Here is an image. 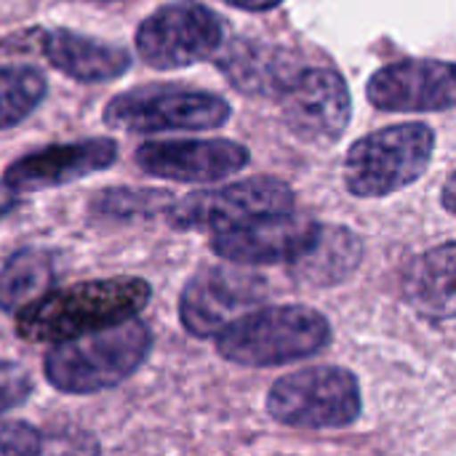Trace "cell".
Masks as SVG:
<instances>
[{
	"label": "cell",
	"mask_w": 456,
	"mask_h": 456,
	"mask_svg": "<svg viewBox=\"0 0 456 456\" xmlns=\"http://www.w3.org/2000/svg\"><path fill=\"white\" fill-rule=\"evenodd\" d=\"M150 299L152 286L134 275L48 289L16 313V334L29 345H56L136 318Z\"/></svg>",
	"instance_id": "1"
},
{
	"label": "cell",
	"mask_w": 456,
	"mask_h": 456,
	"mask_svg": "<svg viewBox=\"0 0 456 456\" xmlns=\"http://www.w3.org/2000/svg\"><path fill=\"white\" fill-rule=\"evenodd\" d=\"M152 331L144 321L123 323L56 342L43 358L48 385L67 395H91L123 385L150 358Z\"/></svg>",
	"instance_id": "2"
},
{
	"label": "cell",
	"mask_w": 456,
	"mask_h": 456,
	"mask_svg": "<svg viewBox=\"0 0 456 456\" xmlns=\"http://www.w3.org/2000/svg\"><path fill=\"white\" fill-rule=\"evenodd\" d=\"M326 345H331V323L302 305L248 310L216 334L219 355L246 369L297 363L318 355Z\"/></svg>",
	"instance_id": "3"
},
{
	"label": "cell",
	"mask_w": 456,
	"mask_h": 456,
	"mask_svg": "<svg viewBox=\"0 0 456 456\" xmlns=\"http://www.w3.org/2000/svg\"><path fill=\"white\" fill-rule=\"evenodd\" d=\"M436 131L428 123H401L361 136L342 166L345 187L355 198H387L414 184L430 166Z\"/></svg>",
	"instance_id": "4"
},
{
	"label": "cell",
	"mask_w": 456,
	"mask_h": 456,
	"mask_svg": "<svg viewBox=\"0 0 456 456\" xmlns=\"http://www.w3.org/2000/svg\"><path fill=\"white\" fill-rule=\"evenodd\" d=\"M363 409L358 377L342 366H313L275 379L267 411L278 425L297 430H345Z\"/></svg>",
	"instance_id": "5"
},
{
	"label": "cell",
	"mask_w": 456,
	"mask_h": 456,
	"mask_svg": "<svg viewBox=\"0 0 456 456\" xmlns=\"http://www.w3.org/2000/svg\"><path fill=\"white\" fill-rule=\"evenodd\" d=\"M232 115L227 99L171 83L131 88L104 107V126L126 134L163 131H211L222 128Z\"/></svg>",
	"instance_id": "6"
},
{
	"label": "cell",
	"mask_w": 456,
	"mask_h": 456,
	"mask_svg": "<svg viewBox=\"0 0 456 456\" xmlns=\"http://www.w3.org/2000/svg\"><path fill=\"white\" fill-rule=\"evenodd\" d=\"M294 190L278 176H251L174 200L168 219L182 232H222L262 216L294 211Z\"/></svg>",
	"instance_id": "7"
},
{
	"label": "cell",
	"mask_w": 456,
	"mask_h": 456,
	"mask_svg": "<svg viewBox=\"0 0 456 456\" xmlns=\"http://www.w3.org/2000/svg\"><path fill=\"white\" fill-rule=\"evenodd\" d=\"M134 40L150 67L179 69L216 56L224 43V19L200 0H174L150 13Z\"/></svg>",
	"instance_id": "8"
},
{
	"label": "cell",
	"mask_w": 456,
	"mask_h": 456,
	"mask_svg": "<svg viewBox=\"0 0 456 456\" xmlns=\"http://www.w3.org/2000/svg\"><path fill=\"white\" fill-rule=\"evenodd\" d=\"M267 294V281L259 273L243 270V265H211L187 281L179 297V321L187 334L211 339Z\"/></svg>",
	"instance_id": "9"
},
{
	"label": "cell",
	"mask_w": 456,
	"mask_h": 456,
	"mask_svg": "<svg viewBox=\"0 0 456 456\" xmlns=\"http://www.w3.org/2000/svg\"><path fill=\"white\" fill-rule=\"evenodd\" d=\"M286 126L310 144H334L353 115L347 83L334 69H299L278 94Z\"/></svg>",
	"instance_id": "10"
},
{
	"label": "cell",
	"mask_w": 456,
	"mask_h": 456,
	"mask_svg": "<svg viewBox=\"0 0 456 456\" xmlns=\"http://www.w3.org/2000/svg\"><path fill=\"white\" fill-rule=\"evenodd\" d=\"M366 96L387 112H444L456 102L454 64L441 59H401L379 67Z\"/></svg>",
	"instance_id": "11"
},
{
	"label": "cell",
	"mask_w": 456,
	"mask_h": 456,
	"mask_svg": "<svg viewBox=\"0 0 456 456\" xmlns=\"http://www.w3.org/2000/svg\"><path fill=\"white\" fill-rule=\"evenodd\" d=\"M134 158L144 174L187 184H208L235 176L251 160L248 150L232 139L147 142L134 152Z\"/></svg>",
	"instance_id": "12"
},
{
	"label": "cell",
	"mask_w": 456,
	"mask_h": 456,
	"mask_svg": "<svg viewBox=\"0 0 456 456\" xmlns=\"http://www.w3.org/2000/svg\"><path fill=\"white\" fill-rule=\"evenodd\" d=\"M318 232V222L305 214H273L248 224L214 232L211 251L232 265H283L297 259Z\"/></svg>",
	"instance_id": "13"
},
{
	"label": "cell",
	"mask_w": 456,
	"mask_h": 456,
	"mask_svg": "<svg viewBox=\"0 0 456 456\" xmlns=\"http://www.w3.org/2000/svg\"><path fill=\"white\" fill-rule=\"evenodd\" d=\"M115 139H80L67 144H48L13 160L3 179L16 192H37L77 182L83 176L107 171L118 160Z\"/></svg>",
	"instance_id": "14"
},
{
	"label": "cell",
	"mask_w": 456,
	"mask_h": 456,
	"mask_svg": "<svg viewBox=\"0 0 456 456\" xmlns=\"http://www.w3.org/2000/svg\"><path fill=\"white\" fill-rule=\"evenodd\" d=\"M216 53V67L238 91L248 96H278L299 72V59L291 51L262 40L235 37Z\"/></svg>",
	"instance_id": "15"
},
{
	"label": "cell",
	"mask_w": 456,
	"mask_h": 456,
	"mask_svg": "<svg viewBox=\"0 0 456 456\" xmlns=\"http://www.w3.org/2000/svg\"><path fill=\"white\" fill-rule=\"evenodd\" d=\"M40 45L48 64L77 83H107L131 67L126 48L72 29H48Z\"/></svg>",
	"instance_id": "16"
},
{
	"label": "cell",
	"mask_w": 456,
	"mask_h": 456,
	"mask_svg": "<svg viewBox=\"0 0 456 456\" xmlns=\"http://www.w3.org/2000/svg\"><path fill=\"white\" fill-rule=\"evenodd\" d=\"M363 259V243L361 238L339 224H318L315 238L310 246L291 259V275L299 283L310 286H339L347 281Z\"/></svg>",
	"instance_id": "17"
},
{
	"label": "cell",
	"mask_w": 456,
	"mask_h": 456,
	"mask_svg": "<svg viewBox=\"0 0 456 456\" xmlns=\"http://www.w3.org/2000/svg\"><path fill=\"white\" fill-rule=\"evenodd\" d=\"M454 240H446L417 256L406 273V297L430 321L454 318Z\"/></svg>",
	"instance_id": "18"
},
{
	"label": "cell",
	"mask_w": 456,
	"mask_h": 456,
	"mask_svg": "<svg viewBox=\"0 0 456 456\" xmlns=\"http://www.w3.org/2000/svg\"><path fill=\"white\" fill-rule=\"evenodd\" d=\"M56 281V256L48 248H21L0 267V310L19 313Z\"/></svg>",
	"instance_id": "19"
},
{
	"label": "cell",
	"mask_w": 456,
	"mask_h": 456,
	"mask_svg": "<svg viewBox=\"0 0 456 456\" xmlns=\"http://www.w3.org/2000/svg\"><path fill=\"white\" fill-rule=\"evenodd\" d=\"M48 94V80L27 64L0 67V131L27 120Z\"/></svg>",
	"instance_id": "20"
},
{
	"label": "cell",
	"mask_w": 456,
	"mask_h": 456,
	"mask_svg": "<svg viewBox=\"0 0 456 456\" xmlns=\"http://www.w3.org/2000/svg\"><path fill=\"white\" fill-rule=\"evenodd\" d=\"M176 198L166 190H136V187H115L104 190L91 200V214L99 219L115 222H134V219H152L171 208Z\"/></svg>",
	"instance_id": "21"
},
{
	"label": "cell",
	"mask_w": 456,
	"mask_h": 456,
	"mask_svg": "<svg viewBox=\"0 0 456 456\" xmlns=\"http://www.w3.org/2000/svg\"><path fill=\"white\" fill-rule=\"evenodd\" d=\"M32 395V377L21 363L0 361V414L19 409Z\"/></svg>",
	"instance_id": "22"
},
{
	"label": "cell",
	"mask_w": 456,
	"mask_h": 456,
	"mask_svg": "<svg viewBox=\"0 0 456 456\" xmlns=\"http://www.w3.org/2000/svg\"><path fill=\"white\" fill-rule=\"evenodd\" d=\"M43 452V436L27 422H0V456H29Z\"/></svg>",
	"instance_id": "23"
},
{
	"label": "cell",
	"mask_w": 456,
	"mask_h": 456,
	"mask_svg": "<svg viewBox=\"0 0 456 456\" xmlns=\"http://www.w3.org/2000/svg\"><path fill=\"white\" fill-rule=\"evenodd\" d=\"M16 203H19V192L3 179V182H0V219H3L8 211H13Z\"/></svg>",
	"instance_id": "24"
},
{
	"label": "cell",
	"mask_w": 456,
	"mask_h": 456,
	"mask_svg": "<svg viewBox=\"0 0 456 456\" xmlns=\"http://www.w3.org/2000/svg\"><path fill=\"white\" fill-rule=\"evenodd\" d=\"M232 8H243V11H270L275 5H281L283 0H222Z\"/></svg>",
	"instance_id": "25"
},
{
	"label": "cell",
	"mask_w": 456,
	"mask_h": 456,
	"mask_svg": "<svg viewBox=\"0 0 456 456\" xmlns=\"http://www.w3.org/2000/svg\"><path fill=\"white\" fill-rule=\"evenodd\" d=\"M444 208L454 214V174H449L444 182Z\"/></svg>",
	"instance_id": "26"
}]
</instances>
